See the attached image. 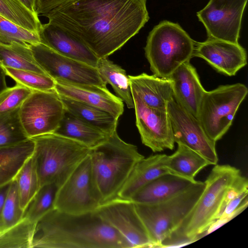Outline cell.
<instances>
[{"label": "cell", "instance_id": "6da1fadb", "mask_svg": "<svg viewBox=\"0 0 248 248\" xmlns=\"http://www.w3.org/2000/svg\"><path fill=\"white\" fill-rule=\"evenodd\" d=\"M42 16L80 40L99 59L120 49L149 19L146 0H73Z\"/></svg>", "mask_w": 248, "mask_h": 248}, {"label": "cell", "instance_id": "7a4b0ae2", "mask_svg": "<svg viewBox=\"0 0 248 248\" xmlns=\"http://www.w3.org/2000/svg\"><path fill=\"white\" fill-rule=\"evenodd\" d=\"M31 245L42 248H130L96 211L81 214L53 209L34 224Z\"/></svg>", "mask_w": 248, "mask_h": 248}, {"label": "cell", "instance_id": "3957f363", "mask_svg": "<svg viewBox=\"0 0 248 248\" xmlns=\"http://www.w3.org/2000/svg\"><path fill=\"white\" fill-rule=\"evenodd\" d=\"M240 171L229 165H215L205 183V187L194 207L180 227L164 242L186 244L199 239L217 220L225 194Z\"/></svg>", "mask_w": 248, "mask_h": 248}, {"label": "cell", "instance_id": "277c9868", "mask_svg": "<svg viewBox=\"0 0 248 248\" xmlns=\"http://www.w3.org/2000/svg\"><path fill=\"white\" fill-rule=\"evenodd\" d=\"M90 155L102 204L117 197L136 165L144 157L136 145L122 140L116 130L105 142L91 149Z\"/></svg>", "mask_w": 248, "mask_h": 248}, {"label": "cell", "instance_id": "5b68a950", "mask_svg": "<svg viewBox=\"0 0 248 248\" xmlns=\"http://www.w3.org/2000/svg\"><path fill=\"white\" fill-rule=\"evenodd\" d=\"M31 139L40 186L54 183L60 187L91 151L84 144L54 133Z\"/></svg>", "mask_w": 248, "mask_h": 248}, {"label": "cell", "instance_id": "8992f818", "mask_svg": "<svg viewBox=\"0 0 248 248\" xmlns=\"http://www.w3.org/2000/svg\"><path fill=\"white\" fill-rule=\"evenodd\" d=\"M194 44L179 24L161 21L149 32L144 47L153 75L169 79L179 66L193 57Z\"/></svg>", "mask_w": 248, "mask_h": 248}, {"label": "cell", "instance_id": "52a82bcc", "mask_svg": "<svg viewBox=\"0 0 248 248\" xmlns=\"http://www.w3.org/2000/svg\"><path fill=\"white\" fill-rule=\"evenodd\" d=\"M205 187L196 182L181 193L163 202L152 204L134 203L143 223L153 247H161L180 227L192 210Z\"/></svg>", "mask_w": 248, "mask_h": 248}, {"label": "cell", "instance_id": "ba28073f", "mask_svg": "<svg viewBox=\"0 0 248 248\" xmlns=\"http://www.w3.org/2000/svg\"><path fill=\"white\" fill-rule=\"evenodd\" d=\"M248 93L246 85L240 83L220 85L213 90L205 91L197 119L212 140L216 142L229 130Z\"/></svg>", "mask_w": 248, "mask_h": 248}, {"label": "cell", "instance_id": "9c48e42d", "mask_svg": "<svg viewBox=\"0 0 248 248\" xmlns=\"http://www.w3.org/2000/svg\"><path fill=\"white\" fill-rule=\"evenodd\" d=\"M101 204L89 154L59 187L54 207L62 212L81 214L95 211Z\"/></svg>", "mask_w": 248, "mask_h": 248}, {"label": "cell", "instance_id": "30bf717a", "mask_svg": "<svg viewBox=\"0 0 248 248\" xmlns=\"http://www.w3.org/2000/svg\"><path fill=\"white\" fill-rule=\"evenodd\" d=\"M65 109L55 90L33 91L19 107L22 125L29 138L54 133Z\"/></svg>", "mask_w": 248, "mask_h": 248}, {"label": "cell", "instance_id": "8fae6325", "mask_svg": "<svg viewBox=\"0 0 248 248\" xmlns=\"http://www.w3.org/2000/svg\"><path fill=\"white\" fill-rule=\"evenodd\" d=\"M29 47L37 63L55 81L107 88L96 68L61 55L41 43Z\"/></svg>", "mask_w": 248, "mask_h": 248}, {"label": "cell", "instance_id": "7c38bea8", "mask_svg": "<svg viewBox=\"0 0 248 248\" xmlns=\"http://www.w3.org/2000/svg\"><path fill=\"white\" fill-rule=\"evenodd\" d=\"M248 0H210L197 13L208 38L238 43L243 13Z\"/></svg>", "mask_w": 248, "mask_h": 248}, {"label": "cell", "instance_id": "4fadbf2b", "mask_svg": "<svg viewBox=\"0 0 248 248\" xmlns=\"http://www.w3.org/2000/svg\"><path fill=\"white\" fill-rule=\"evenodd\" d=\"M167 110L175 142L197 152L211 165L217 164L216 142L207 135L198 120L184 109L174 97L169 102Z\"/></svg>", "mask_w": 248, "mask_h": 248}, {"label": "cell", "instance_id": "5bb4252c", "mask_svg": "<svg viewBox=\"0 0 248 248\" xmlns=\"http://www.w3.org/2000/svg\"><path fill=\"white\" fill-rule=\"evenodd\" d=\"M95 211L125 239L130 248H152L148 232L131 201L116 198L101 204Z\"/></svg>", "mask_w": 248, "mask_h": 248}, {"label": "cell", "instance_id": "9a60e30c", "mask_svg": "<svg viewBox=\"0 0 248 248\" xmlns=\"http://www.w3.org/2000/svg\"><path fill=\"white\" fill-rule=\"evenodd\" d=\"M131 93L142 143L154 153L173 150L175 141L167 110L149 107L136 93Z\"/></svg>", "mask_w": 248, "mask_h": 248}, {"label": "cell", "instance_id": "2e32d148", "mask_svg": "<svg viewBox=\"0 0 248 248\" xmlns=\"http://www.w3.org/2000/svg\"><path fill=\"white\" fill-rule=\"evenodd\" d=\"M193 57L203 59L216 70L229 76H235L247 63L246 51L239 43L215 39L195 41Z\"/></svg>", "mask_w": 248, "mask_h": 248}, {"label": "cell", "instance_id": "e0dca14e", "mask_svg": "<svg viewBox=\"0 0 248 248\" xmlns=\"http://www.w3.org/2000/svg\"><path fill=\"white\" fill-rule=\"evenodd\" d=\"M40 43L57 53L96 68L99 58L80 40L63 28L48 22L42 24Z\"/></svg>", "mask_w": 248, "mask_h": 248}, {"label": "cell", "instance_id": "ac0fdd59", "mask_svg": "<svg viewBox=\"0 0 248 248\" xmlns=\"http://www.w3.org/2000/svg\"><path fill=\"white\" fill-rule=\"evenodd\" d=\"M55 90L61 96L103 109L119 119L124 112V103L107 88L75 84L55 80Z\"/></svg>", "mask_w": 248, "mask_h": 248}, {"label": "cell", "instance_id": "d6986e66", "mask_svg": "<svg viewBox=\"0 0 248 248\" xmlns=\"http://www.w3.org/2000/svg\"><path fill=\"white\" fill-rule=\"evenodd\" d=\"M176 101L197 119L200 105L205 91L194 67L187 61L179 66L169 78Z\"/></svg>", "mask_w": 248, "mask_h": 248}, {"label": "cell", "instance_id": "ffe728a7", "mask_svg": "<svg viewBox=\"0 0 248 248\" xmlns=\"http://www.w3.org/2000/svg\"><path fill=\"white\" fill-rule=\"evenodd\" d=\"M196 181L167 173L143 186L129 200L137 204H152L158 203L186 190Z\"/></svg>", "mask_w": 248, "mask_h": 248}, {"label": "cell", "instance_id": "44dd1931", "mask_svg": "<svg viewBox=\"0 0 248 248\" xmlns=\"http://www.w3.org/2000/svg\"><path fill=\"white\" fill-rule=\"evenodd\" d=\"M131 91L136 93L148 107L167 110L173 98L170 79L142 73L129 76Z\"/></svg>", "mask_w": 248, "mask_h": 248}, {"label": "cell", "instance_id": "7402d4cb", "mask_svg": "<svg viewBox=\"0 0 248 248\" xmlns=\"http://www.w3.org/2000/svg\"><path fill=\"white\" fill-rule=\"evenodd\" d=\"M167 155L157 154L141 159L135 166L119 192L118 198L129 200L143 186L169 171L165 165Z\"/></svg>", "mask_w": 248, "mask_h": 248}, {"label": "cell", "instance_id": "603a6c76", "mask_svg": "<svg viewBox=\"0 0 248 248\" xmlns=\"http://www.w3.org/2000/svg\"><path fill=\"white\" fill-rule=\"evenodd\" d=\"M54 133L77 141L90 149L102 144L111 135L92 126L66 110L58 128Z\"/></svg>", "mask_w": 248, "mask_h": 248}, {"label": "cell", "instance_id": "cb8c5ba5", "mask_svg": "<svg viewBox=\"0 0 248 248\" xmlns=\"http://www.w3.org/2000/svg\"><path fill=\"white\" fill-rule=\"evenodd\" d=\"M211 165L203 156L181 144H178L176 151L168 155L165 168L169 173L176 176L195 181V177L203 168Z\"/></svg>", "mask_w": 248, "mask_h": 248}, {"label": "cell", "instance_id": "d4e9b609", "mask_svg": "<svg viewBox=\"0 0 248 248\" xmlns=\"http://www.w3.org/2000/svg\"><path fill=\"white\" fill-rule=\"evenodd\" d=\"M59 96L65 109L70 113L109 135L116 130L118 119L109 113L81 102Z\"/></svg>", "mask_w": 248, "mask_h": 248}, {"label": "cell", "instance_id": "484cf974", "mask_svg": "<svg viewBox=\"0 0 248 248\" xmlns=\"http://www.w3.org/2000/svg\"><path fill=\"white\" fill-rule=\"evenodd\" d=\"M34 149L32 139L18 144L0 148V186L13 181Z\"/></svg>", "mask_w": 248, "mask_h": 248}, {"label": "cell", "instance_id": "4316f807", "mask_svg": "<svg viewBox=\"0 0 248 248\" xmlns=\"http://www.w3.org/2000/svg\"><path fill=\"white\" fill-rule=\"evenodd\" d=\"M96 68L104 80L111 86L127 107L134 108L129 75L125 70L108 58H99Z\"/></svg>", "mask_w": 248, "mask_h": 248}, {"label": "cell", "instance_id": "83f0119b", "mask_svg": "<svg viewBox=\"0 0 248 248\" xmlns=\"http://www.w3.org/2000/svg\"><path fill=\"white\" fill-rule=\"evenodd\" d=\"M0 63L5 68L47 75L35 60L29 45L27 44L19 42H13L9 45L0 44Z\"/></svg>", "mask_w": 248, "mask_h": 248}, {"label": "cell", "instance_id": "f1b7e54d", "mask_svg": "<svg viewBox=\"0 0 248 248\" xmlns=\"http://www.w3.org/2000/svg\"><path fill=\"white\" fill-rule=\"evenodd\" d=\"M0 16L33 32L39 34L41 28L38 16L19 0H0Z\"/></svg>", "mask_w": 248, "mask_h": 248}, {"label": "cell", "instance_id": "f546056e", "mask_svg": "<svg viewBox=\"0 0 248 248\" xmlns=\"http://www.w3.org/2000/svg\"><path fill=\"white\" fill-rule=\"evenodd\" d=\"M59 187L54 183L41 186L24 209L23 218L35 222L54 208V202Z\"/></svg>", "mask_w": 248, "mask_h": 248}, {"label": "cell", "instance_id": "4dcf8cb0", "mask_svg": "<svg viewBox=\"0 0 248 248\" xmlns=\"http://www.w3.org/2000/svg\"><path fill=\"white\" fill-rule=\"evenodd\" d=\"M14 179L17 185L20 205L24 210L40 187L32 156L26 161Z\"/></svg>", "mask_w": 248, "mask_h": 248}, {"label": "cell", "instance_id": "1f68e13d", "mask_svg": "<svg viewBox=\"0 0 248 248\" xmlns=\"http://www.w3.org/2000/svg\"><path fill=\"white\" fill-rule=\"evenodd\" d=\"M19 109L0 114V148L14 145L29 139L22 125Z\"/></svg>", "mask_w": 248, "mask_h": 248}, {"label": "cell", "instance_id": "d6a6232c", "mask_svg": "<svg viewBox=\"0 0 248 248\" xmlns=\"http://www.w3.org/2000/svg\"><path fill=\"white\" fill-rule=\"evenodd\" d=\"M34 222L23 218L0 232V248H32Z\"/></svg>", "mask_w": 248, "mask_h": 248}, {"label": "cell", "instance_id": "836d02e7", "mask_svg": "<svg viewBox=\"0 0 248 248\" xmlns=\"http://www.w3.org/2000/svg\"><path fill=\"white\" fill-rule=\"evenodd\" d=\"M6 74L16 83L32 91L55 90V81L47 75L33 71L4 67Z\"/></svg>", "mask_w": 248, "mask_h": 248}, {"label": "cell", "instance_id": "e575fe53", "mask_svg": "<svg viewBox=\"0 0 248 248\" xmlns=\"http://www.w3.org/2000/svg\"><path fill=\"white\" fill-rule=\"evenodd\" d=\"M24 210L21 206L16 181L11 183L9 191L0 215V232L18 223L23 219Z\"/></svg>", "mask_w": 248, "mask_h": 248}, {"label": "cell", "instance_id": "d590c367", "mask_svg": "<svg viewBox=\"0 0 248 248\" xmlns=\"http://www.w3.org/2000/svg\"><path fill=\"white\" fill-rule=\"evenodd\" d=\"M19 42L33 45L40 43L39 34L31 31L0 16V44Z\"/></svg>", "mask_w": 248, "mask_h": 248}, {"label": "cell", "instance_id": "8d00e7d4", "mask_svg": "<svg viewBox=\"0 0 248 248\" xmlns=\"http://www.w3.org/2000/svg\"><path fill=\"white\" fill-rule=\"evenodd\" d=\"M32 91L18 83L8 87L0 94V114L19 108Z\"/></svg>", "mask_w": 248, "mask_h": 248}, {"label": "cell", "instance_id": "74e56055", "mask_svg": "<svg viewBox=\"0 0 248 248\" xmlns=\"http://www.w3.org/2000/svg\"><path fill=\"white\" fill-rule=\"evenodd\" d=\"M248 190V181L247 179L241 175H238L232 184L227 190L217 220L222 214L226 205L233 199L239 195L244 191Z\"/></svg>", "mask_w": 248, "mask_h": 248}, {"label": "cell", "instance_id": "f35d334b", "mask_svg": "<svg viewBox=\"0 0 248 248\" xmlns=\"http://www.w3.org/2000/svg\"><path fill=\"white\" fill-rule=\"evenodd\" d=\"M73 0H35L34 13L42 16L61 5Z\"/></svg>", "mask_w": 248, "mask_h": 248}, {"label": "cell", "instance_id": "ab89813d", "mask_svg": "<svg viewBox=\"0 0 248 248\" xmlns=\"http://www.w3.org/2000/svg\"><path fill=\"white\" fill-rule=\"evenodd\" d=\"M11 182L0 186V215L8 195Z\"/></svg>", "mask_w": 248, "mask_h": 248}, {"label": "cell", "instance_id": "60d3db41", "mask_svg": "<svg viewBox=\"0 0 248 248\" xmlns=\"http://www.w3.org/2000/svg\"><path fill=\"white\" fill-rule=\"evenodd\" d=\"M6 76L4 67L0 63V94L9 87L6 83Z\"/></svg>", "mask_w": 248, "mask_h": 248}, {"label": "cell", "instance_id": "b9f144b4", "mask_svg": "<svg viewBox=\"0 0 248 248\" xmlns=\"http://www.w3.org/2000/svg\"><path fill=\"white\" fill-rule=\"evenodd\" d=\"M27 9L34 13V4L35 0H19Z\"/></svg>", "mask_w": 248, "mask_h": 248}]
</instances>
